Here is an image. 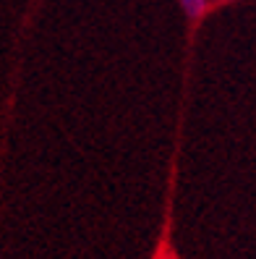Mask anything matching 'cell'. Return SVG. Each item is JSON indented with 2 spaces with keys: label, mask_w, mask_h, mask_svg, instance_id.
I'll use <instances>...</instances> for the list:
<instances>
[{
  "label": "cell",
  "mask_w": 256,
  "mask_h": 259,
  "mask_svg": "<svg viewBox=\"0 0 256 259\" xmlns=\"http://www.w3.org/2000/svg\"><path fill=\"white\" fill-rule=\"evenodd\" d=\"M183 8H186V13L191 19H199L204 13V8H207V3L204 0H183Z\"/></svg>",
  "instance_id": "obj_1"
}]
</instances>
